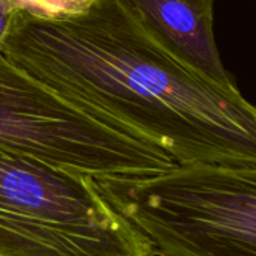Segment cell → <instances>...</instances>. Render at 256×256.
Wrapping results in <instances>:
<instances>
[{
  "label": "cell",
  "instance_id": "6da1fadb",
  "mask_svg": "<svg viewBox=\"0 0 256 256\" xmlns=\"http://www.w3.org/2000/svg\"><path fill=\"white\" fill-rule=\"evenodd\" d=\"M0 53L178 164L256 168V106L178 60L124 0H94L65 20L18 11Z\"/></svg>",
  "mask_w": 256,
  "mask_h": 256
},
{
  "label": "cell",
  "instance_id": "7a4b0ae2",
  "mask_svg": "<svg viewBox=\"0 0 256 256\" xmlns=\"http://www.w3.org/2000/svg\"><path fill=\"white\" fill-rule=\"evenodd\" d=\"M95 181L158 256H256V168L194 163Z\"/></svg>",
  "mask_w": 256,
  "mask_h": 256
},
{
  "label": "cell",
  "instance_id": "52a82bcc",
  "mask_svg": "<svg viewBox=\"0 0 256 256\" xmlns=\"http://www.w3.org/2000/svg\"><path fill=\"white\" fill-rule=\"evenodd\" d=\"M16 12L18 11H14L6 0H0V44H2L10 26H11V22L16 16Z\"/></svg>",
  "mask_w": 256,
  "mask_h": 256
},
{
  "label": "cell",
  "instance_id": "277c9868",
  "mask_svg": "<svg viewBox=\"0 0 256 256\" xmlns=\"http://www.w3.org/2000/svg\"><path fill=\"white\" fill-rule=\"evenodd\" d=\"M0 148L94 180L150 176L178 166L162 146L84 110L2 53Z\"/></svg>",
  "mask_w": 256,
  "mask_h": 256
},
{
  "label": "cell",
  "instance_id": "8992f818",
  "mask_svg": "<svg viewBox=\"0 0 256 256\" xmlns=\"http://www.w3.org/2000/svg\"><path fill=\"white\" fill-rule=\"evenodd\" d=\"M14 11L42 20H65L86 12L94 0H6Z\"/></svg>",
  "mask_w": 256,
  "mask_h": 256
},
{
  "label": "cell",
  "instance_id": "5b68a950",
  "mask_svg": "<svg viewBox=\"0 0 256 256\" xmlns=\"http://www.w3.org/2000/svg\"><path fill=\"white\" fill-rule=\"evenodd\" d=\"M216 0H124L145 30L178 60L224 88H236L214 35Z\"/></svg>",
  "mask_w": 256,
  "mask_h": 256
},
{
  "label": "cell",
  "instance_id": "3957f363",
  "mask_svg": "<svg viewBox=\"0 0 256 256\" xmlns=\"http://www.w3.org/2000/svg\"><path fill=\"white\" fill-rule=\"evenodd\" d=\"M0 256H157L90 176L0 148Z\"/></svg>",
  "mask_w": 256,
  "mask_h": 256
}]
</instances>
